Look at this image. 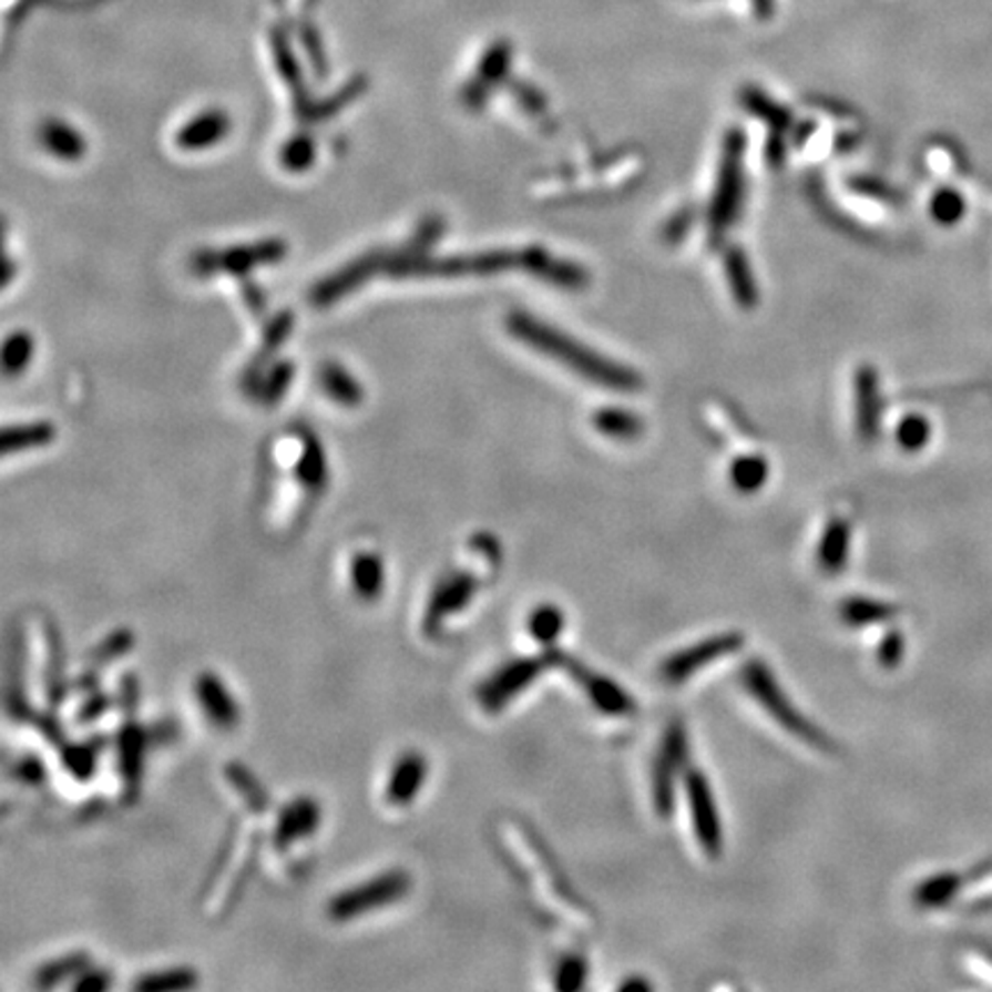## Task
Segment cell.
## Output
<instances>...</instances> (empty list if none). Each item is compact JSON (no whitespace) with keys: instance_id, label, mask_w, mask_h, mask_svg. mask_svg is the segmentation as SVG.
<instances>
[{"instance_id":"obj_18","label":"cell","mask_w":992,"mask_h":992,"mask_svg":"<svg viewBox=\"0 0 992 992\" xmlns=\"http://www.w3.org/2000/svg\"><path fill=\"white\" fill-rule=\"evenodd\" d=\"M896 616V606L880 602V600H871V597H852L848 602H843L841 606V618L850 625V627H863V625H873V623H884L889 618Z\"/></svg>"},{"instance_id":"obj_4","label":"cell","mask_w":992,"mask_h":992,"mask_svg":"<svg viewBox=\"0 0 992 992\" xmlns=\"http://www.w3.org/2000/svg\"><path fill=\"white\" fill-rule=\"evenodd\" d=\"M743 642H745L743 634L726 632V634L710 636V638H706V642L694 644L685 651H678L676 655H671L664 662L662 678L671 685H681L687 678H692L694 674H698V671L715 664L717 659L738 653L743 648Z\"/></svg>"},{"instance_id":"obj_12","label":"cell","mask_w":992,"mask_h":992,"mask_svg":"<svg viewBox=\"0 0 992 992\" xmlns=\"http://www.w3.org/2000/svg\"><path fill=\"white\" fill-rule=\"evenodd\" d=\"M196 692V700L201 710L205 713V717L218 726V728H233L239 722V708L233 698V694L228 692V687L223 685V681L214 674H201L196 678L194 685Z\"/></svg>"},{"instance_id":"obj_5","label":"cell","mask_w":992,"mask_h":992,"mask_svg":"<svg viewBox=\"0 0 992 992\" xmlns=\"http://www.w3.org/2000/svg\"><path fill=\"white\" fill-rule=\"evenodd\" d=\"M531 338H535L540 345L550 347L552 355L565 364H570L574 370H580L582 375L591 377L593 381L600 383H610L612 389H632L634 377L616 366H612L610 361H604L591 351H584V347L574 345L572 340L567 342V338H561L548 329H540V334H531Z\"/></svg>"},{"instance_id":"obj_29","label":"cell","mask_w":992,"mask_h":992,"mask_svg":"<svg viewBox=\"0 0 992 992\" xmlns=\"http://www.w3.org/2000/svg\"><path fill=\"white\" fill-rule=\"evenodd\" d=\"M928 439V426L919 416H912L906 423H901L899 428V443H903L908 451H917V448H923Z\"/></svg>"},{"instance_id":"obj_15","label":"cell","mask_w":992,"mask_h":992,"mask_svg":"<svg viewBox=\"0 0 992 992\" xmlns=\"http://www.w3.org/2000/svg\"><path fill=\"white\" fill-rule=\"evenodd\" d=\"M349 574H351V589H355V593L361 600L372 602V600H377L381 595V591H383V563H381V559L377 554H370V552L357 554L355 561H351Z\"/></svg>"},{"instance_id":"obj_28","label":"cell","mask_w":992,"mask_h":992,"mask_svg":"<svg viewBox=\"0 0 992 992\" xmlns=\"http://www.w3.org/2000/svg\"><path fill=\"white\" fill-rule=\"evenodd\" d=\"M903 651H906V638H903V634H901V632H889V634L882 638L880 651H878V659H880V664H882L884 668H893L896 664H899V662L903 659Z\"/></svg>"},{"instance_id":"obj_25","label":"cell","mask_w":992,"mask_h":992,"mask_svg":"<svg viewBox=\"0 0 992 992\" xmlns=\"http://www.w3.org/2000/svg\"><path fill=\"white\" fill-rule=\"evenodd\" d=\"M134 646V634L130 630H117L111 636H106L104 642L92 651V659L98 664H106L115 657H122L124 653H130Z\"/></svg>"},{"instance_id":"obj_19","label":"cell","mask_w":992,"mask_h":992,"mask_svg":"<svg viewBox=\"0 0 992 992\" xmlns=\"http://www.w3.org/2000/svg\"><path fill=\"white\" fill-rule=\"evenodd\" d=\"M102 747H104L102 738H94V740H88V743H81V745L65 747V749H62V765H65V770L74 779L85 781V779H90L94 775V765H98Z\"/></svg>"},{"instance_id":"obj_23","label":"cell","mask_w":992,"mask_h":992,"mask_svg":"<svg viewBox=\"0 0 992 992\" xmlns=\"http://www.w3.org/2000/svg\"><path fill=\"white\" fill-rule=\"evenodd\" d=\"M767 478V464L760 458H743L733 464L730 480L733 485L743 492L758 490Z\"/></svg>"},{"instance_id":"obj_30","label":"cell","mask_w":992,"mask_h":992,"mask_svg":"<svg viewBox=\"0 0 992 992\" xmlns=\"http://www.w3.org/2000/svg\"><path fill=\"white\" fill-rule=\"evenodd\" d=\"M113 979L109 972L104 970H85L76 976L74 981V990L76 992H102L106 988H111Z\"/></svg>"},{"instance_id":"obj_9","label":"cell","mask_w":992,"mask_h":992,"mask_svg":"<svg viewBox=\"0 0 992 992\" xmlns=\"http://www.w3.org/2000/svg\"><path fill=\"white\" fill-rule=\"evenodd\" d=\"M475 593H478V582L471 572L448 574V577H443L437 584V589L430 597L426 621H423L426 630L434 632L446 618L464 612L469 602L475 597Z\"/></svg>"},{"instance_id":"obj_1","label":"cell","mask_w":992,"mask_h":992,"mask_svg":"<svg viewBox=\"0 0 992 992\" xmlns=\"http://www.w3.org/2000/svg\"><path fill=\"white\" fill-rule=\"evenodd\" d=\"M743 685L760 703L763 710L770 715L781 728H786L790 735H795L797 740H802L805 745H809L818 751H827V754L835 751V745H831L827 735L820 728H816L811 722H807L805 715L792 706L788 696L784 694V689L779 687L773 671L767 668L760 659H751L743 668Z\"/></svg>"},{"instance_id":"obj_20","label":"cell","mask_w":992,"mask_h":992,"mask_svg":"<svg viewBox=\"0 0 992 992\" xmlns=\"http://www.w3.org/2000/svg\"><path fill=\"white\" fill-rule=\"evenodd\" d=\"M565 618L556 604H540L529 616V634L542 646H552L563 632Z\"/></svg>"},{"instance_id":"obj_35","label":"cell","mask_w":992,"mask_h":992,"mask_svg":"<svg viewBox=\"0 0 992 992\" xmlns=\"http://www.w3.org/2000/svg\"><path fill=\"white\" fill-rule=\"evenodd\" d=\"M621 988L623 990H651V985L646 981H625Z\"/></svg>"},{"instance_id":"obj_2","label":"cell","mask_w":992,"mask_h":992,"mask_svg":"<svg viewBox=\"0 0 992 992\" xmlns=\"http://www.w3.org/2000/svg\"><path fill=\"white\" fill-rule=\"evenodd\" d=\"M411 887V878L405 871H387L359 887H351L329 903V914L336 921H349L357 919L366 912L379 910L398 903L402 896H407Z\"/></svg>"},{"instance_id":"obj_6","label":"cell","mask_w":992,"mask_h":992,"mask_svg":"<svg viewBox=\"0 0 992 992\" xmlns=\"http://www.w3.org/2000/svg\"><path fill=\"white\" fill-rule=\"evenodd\" d=\"M687 763V733L681 722H674L666 733L659 756L653 767V799L659 816H668L674 809V781L676 773Z\"/></svg>"},{"instance_id":"obj_27","label":"cell","mask_w":992,"mask_h":992,"mask_svg":"<svg viewBox=\"0 0 992 992\" xmlns=\"http://www.w3.org/2000/svg\"><path fill=\"white\" fill-rule=\"evenodd\" d=\"M963 889L970 893V899H976L974 903H992V863L974 871Z\"/></svg>"},{"instance_id":"obj_16","label":"cell","mask_w":992,"mask_h":992,"mask_svg":"<svg viewBox=\"0 0 992 992\" xmlns=\"http://www.w3.org/2000/svg\"><path fill=\"white\" fill-rule=\"evenodd\" d=\"M963 884L965 880L955 873H938L914 889V903L919 908H944L963 891Z\"/></svg>"},{"instance_id":"obj_3","label":"cell","mask_w":992,"mask_h":992,"mask_svg":"<svg viewBox=\"0 0 992 992\" xmlns=\"http://www.w3.org/2000/svg\"><path fill=\"white\" fill-rule=\"evenodd\" d=\"M559 653H545L538 657H522L515 662L503 664L499 671L478 687V703L488 713L503 710L508 703H513L524 689H529L542 671L556 664Z\"/></svg>"},{"instance_id":"obj_10","label":"cell","mask_w":992,"mask_h":992,"mask_svg":"<svg viewBox=\"0 0 992 992\" xmlns=\"http://www.w3.org/2000/svg\"><path fill=\"white\" fill-rule=\"evenodd\" d=\"M319 818H323V811H319V805L315 802V799H310V797L293 799L290 805H285L280 809V814L276 818L274 848L285 850L301 839H308L317 831Z\"/></svg>"},{"instance_id":"obj_26","label":"cell","mask_w":992,"mask_h":992,"mask_svg":"<svg viewBox=\"0 0 992 992\" xmlns=\"http://www.w3.org/2000/svg\"><path fill=\"white\" fill-rule=\"evenodd\" d=\"M931 207H933V216L940 223H955L960 218V214H963V209H965L963 198H960L958 194H953V191H940V194L933 198Z\"/></svg>"},{"instance_id":"obj_21","label":"cell","mask_w":992,"mask_h":992,"mask_svg":"<svg viewBox=\"0 0 992 992\" xmlns=\"http://www.w3.org/2000/svg\"><path fill=\"white\" fill-rule=\"evenodd\" d=\"M198 985V974L188 968H175L166 972H154L134 983V990L141 992H173V990H188Z\"/></svg>"},{"instance_id":"obj_17","label":"cell","mask_w":992,"mask_h":992,"mask_svg":"<svg viewBox=\"0 0 992 992\" xmlns=\"http://www.w3.org/2000/svg\"><path fill=\"white\" fill-rule=\"evenodd\" d=\"M226 779L228 784L235 788V792L244 799V805L253 811V814H265L269 807V797L263 788V784L250 775L248 767H244L242 763H231L226 767Z\"/></svg>"},{"instance_id":"obj_33","label":"cell","mask_w":992,"mask_h":992,"mask_svg":"<svg viewBox=\"0 0 992 992\" xmlns=\"http://www.w3.org/2000/svg\"><path fill=\"white\" fill-rule=\"evenodd\" d=\"M968 963H970L972 970L981 972L979 976H983V979H988V981L992 983V958H990L988 951L970 949V953H968Z\"/></svg>"},{"instance_id":"obj_22","label":"cell","mask_w":992,"mask_h":992,"mask_svg":"<svg viewBox=\"0 0 992 992\" xmlns=\"http://www.w3.org/2000/svg\"><path fill=\"white\" fill-rule=\"evenodd\" d=\"M88 965L90 963H88L85 953H72V955H65V958L51 960V963H47L44 968L38 970L35 983L40 988H53V985L68 981L72 976H79L81 972L88 970Z\"/></svg>"},{"instance_id":"obj_34","label":"cell","mask_w":992,"mask_h":992,"mask_svg":"<svg viewBox=\"0 0 992 992\" xmlns=\"http://www.w3.org/2000/svg\"><path fill=\"white\" fill-rule=\"evenodd\" d=\"M751 8L760 19H770L775 14V0H751Z\"/></svg>"},{"instance_id":"obj_31","label":"cell","mask_w":992,"mask_h":992,"mask_svg":"<svg viewBox=\"0 0 992 992\" xmlns=\"http://www.w3.org/2000/svg\"><path fill=\"white\" fill-rule=\"evenodd\" d=\"M106 710H109V698L104 694H94L83 703V708L79 710V722L88 724L92 719H98L100 715H104Z\"/></svg>"},{"instance_id":"obj_7","label":"cell","mask_w":992,"mask_h":992,"mask_svg":"<svg viewBox=\"0 0 992 992\" xmlns=\"http://www.w3.org/2000/svg\"><path fill=\"white\" fill-rule=\"evenodd\" d=\"M556 666H563L567 671V674L574 678V683H577L589 694L591 703L602 715L627 717L636 710L634 698L621 685H616L612 678L600 676V674H595V671L582 666L577 659H572L561 653H559Z\"/></svg>"},{"instance_id":"obj_14","label":"cell","mask_w":992,"mask_h":992,"mask_svg":"<svg viewBox=\"0 0 992 992\" xmlns=\"http://www.w3.org/2000/svg\"><path fill=\"white\" fill-rule=\"evenodd\" d=\"M848 548H850V522L843 518L831 520L818 548V563L822 572L839 574L848 563Z\"/></svg>"},{"instance_id":"obj_8","label":"cell","mask_w":992,"mask_h":992,"mask_svg":"<svg viewBox=\"0 0 992 992\" xmlns=\"http://www.w3.org/2000/svg\"><path fill=\"white\" fill-rule=\"evenodd\" d=\"M687 802H689V816L694 822L696 839L708 857L722 855V822L715 807V797L710 790L708 779L700 775V770H692L687 775Z\"/></svg>"},{"instance_id":"obj_24","label":"cell","mask_w":992,"mask_h":992,"mask_svg":"<svg viewBox=\"0 0 992 992\" xmlns=\"http://www.w3.org/2000/svg\"><path fill=\"white\" fill-rule=\"evenodd\" d=\"M586 972L589 965L586 960L580 955H567L563 963L556 970V979H554V988L556 990H580L586 981Z\"/></svg>"},{"instance_id":"obj_32","label":"cell","mask_w":992,"mask_h":992,"mask_svg":"<svg viewBox=\"0 0 992 992\" xmlns=\"http://www.w3.org/2000/svg\"><path fill=\"white\" fill-rule=\"evenodd\" d=\"M17 777L28 781V784H40L47 777L44 765L38 758H25L17 765Z\"/></svg>"},{"instance_id":"obj_13","label":"cell","mask_w":992,"mask_h":992,"mask_svg":"<svg viewBox=\"0 0 992 992\" xmlns=\"http://www.w3.org/2000/svg\"><path fill=\"white\" fill-rule=\"evenodd\" d=\"M428 779V760L419 751L402 754L389 777L387 784V799L393 807H407L411 805L416 795L421 792L423 784Z\"/></svg>"},{"instance_id":"obj_11","label":"cell","mask_w":992,"mask_h":992,"mask_svg":"<svg viewBox=\"0 0 992 992\" xmlns=\"http://www.w3.org/2000/svg\"><path fill=\"white\" fill-rule=\"evenodd\" d=\"M150 735L143 730L134 719H126V724L117 733V765L120 777L124 781L126 795H136L143 777V763L147 751Z\"/></svg>"}]
</instances>
